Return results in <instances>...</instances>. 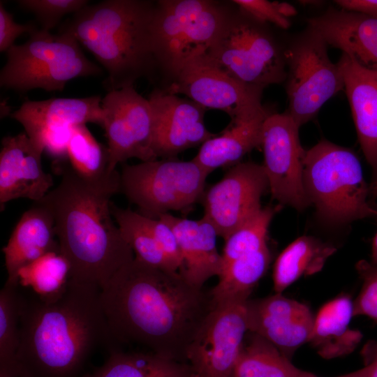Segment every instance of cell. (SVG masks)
Here are the masks:
<instances>
[{
    "label": "cell",
    "instance_id": "obj_1",
    "mask_svg": "<svg viewBox=\"0 0 377 377\" xmlns=\"http://www.w3.org/2000/svg\"><path fill=\"white\" fill-rule=\"evenodd\" d=\"M101 299L116 343L136 344L182 363L214 306L210 290L136 258L101 289Z\"/></svg>",
    "mask_w": 377,
    "mask_h": 377
},
{
    "label": "cell",
    "instance_id": "obj_2",
    "mask_svg": "<svg viewBox=\"0 0 377 377\" xmlns=\"http://www.w3.org/2000/svg\"><path fill=\"white\" fill-rule=\"evenodd\" d=\"M96 285L70 279L58 300L23 297L15 377H82L94 351L114 341Z\"/></svg>",
    "mask_w": 377,
    "mask_h": 377
},
{
    "label": "cell",
    "instance_id": "obj_3",
    "mask_svg": "<svg viewBox=\"0 0 377 377\" xmlns=\"http://www.w3.org/2000/svg\"><path fill=\"white\" fill-rule=\"evenodd\" d=\"M63 165L57 163L59 185L36 202L53 217L60 252L71 265L70 279L102 289L135 258L111 212V198L120 192V173L89 182Z\"/></svg>",
    "mask_w": 377,
    "mask_h": 377
},
{
    "label": "cell",
    "instance_id": "obj_4",
    "mask_svg": "<svg viewBox=\"0 0 377 377\" xmlns=\"http://www.w3.org/2000/svg\"><path fill=\"white\" fill-rule=\"evenodd\" d=\"M155 3L107 0L87 5L59 33L71 36L88 50L107 73L109 91L133 86L155 63L151 23Z\"/></svg>",
    "mask_w": 377,
    "mask_h": 377
},
{
    "label": "cell",
    "instance_id": "obj_5",
    "mask_svg": "<svg viewBox=\"0 0 377 377\" xmlns=\"http://www.w3.org/2000/svg\"><path fill=\"white\" fill-rule=\"evenodd\" d=\"M303 181L310 204L329 222L377 217L360 161L348 148L323 140L306 151Z\"/></svg>",
    "mask_w": 377,
    "mask_h": 377
},
{
    "label": "cell",
    "instance_id": "obj_6",
    "mask_svg": "<svg viewBox=\"0 0 377 377\" xmlns=\"http://www.w3.org/2000/svg\"><path fill=\"white\" fill-rule=\"evenodd\" d=\"M29 36L24 43L15 44L6 52L0 73L1 87L19 92L62 91L73 79L102 73V68L87 59L71 36L41 29Z\"/></svg>",
    "mask_w": 377,
    "mask_h": 377
},
{
    "label": "cell",
    "instance_id": "obj_7",
    "mask_svg": "<svg viewBox=\"0 0 377 377\" xmlns=\"http://www.w3.org/2000/svg\"><path fill=\"white\" fill-rule=\"evenodd\" d=\"M230 15L212 1H158L151 23L155 63L174 77L187 64L207 52Z\"/></svg>",
    "mask_w": 377,
    "mask_h": 377
},
{
    "label": "cell",
    "instance_id": "obj_8",
    "mask_svg": "<svg viewBox=\"0 0 377 377\" xmlns=\"http://www.w3.org/2000/svg\"><path fill=\"white\" fill-rule=\"evenodd\" d=\"M207 176L193 159H156L123 166L120 191L138 213L158 219L171 211L188 213L202 200Z\"/></svg>",
    "mask_w": 377,
    "mask_h": 377
},
{
    "label": "cell",
    "instance_id": "obj_9",
    "mask_svg": "<svg viewBox=\"0 0 377 377\" xmlns=\"http://www.w3.org/2000/svg\"><path fill=\"white\" fill-rule=\"evenodd\" d=\"M202 57L249 86L264 89L286 80L283 52L261 23L243 13L230 15L218 38Z\"/></svg>",
    "mask_w": 377,
    "mask_h": 377
},
{
    "label": "cell",
    "instance_id": "obj_10",
    "mask_svg": "<svg viewBox=\"0 0 377 377\" xmlns=\"http://www.w3.org/2000/svg\"><path fill=\"white\" fill-rule=\"evenodd\" d=\"M327 47L325 40L307 28L283 52L288 101L286 112L299 128L344 89L340 68L330 60Z\"/></svg>",
    "mask_w": 377,
    "mask_h": 377
},
{
    "label": "cell",
    "instance_id": "obj_11",
    "mask_svg": "<svg viewBox=\"0 0 377 377\" xmlns=\"http://www.w3.org/2000/svg\"><path fill=\"white\" fill-rule=\"evenodd\" d=\"M247 300L215 304L202 322L186 352L198 377L232 376L249 332Z\"/></svg>",
    "mask_w": 377,
    "mask_h": 377
},
{
    "label": "cell",
    "instance_id": "obj_12",
    "mask_svg": "<svg viewBox=\"0 0 377 377\" xmlns=\"http://www.w3.org/2000/svg\"><path fill=\"white\" fill-rule=\"evenodd\" d=\"M102 127L108 140L109 170L131 158L156 160L152 151L154 119L149 99L133 86L109 91L102 98Z\"/></svg>",
    "mask_w": 377,
    "mask_h": 377
},
{
    "label": "cell",
    "instance_id": "obj_13",
    "mask_svg": "<svg viewBox=\"0 0 377 377\" xmlns=\"http://www.w3.org/2000/svg\"><path fill=\"white\" fill-rule=\"evenodd\" d=\"M298 131V126L286 112L269 114L263 124L261 147L272 198L302 211L311 204L303 181L306 151Z\"/></svg>",
    "mask_w": 377,
    "mask_h": 377
},
{
    "label": "cell",
    "instance_id": "obj_14",
    "mask_svg": "<svg viewBox=\"0 0 377 377\" xmlns=\"http://www.w3.org/2000/svg\"><path fill=\"white\" fill-rule=\"evenodd\" d=\"M269 190L263 165L240 162L205 190L202 202L203 217L226 239L262 207V196Z\"/></svg>",
    "mask_w": 377,
    "mask_h": 377
},
{
    "label": "cell",
    "instance_id": "obj_15",
    "mask_svg": "<svg viewBox=\"0 0 377 377\" xmlns=\"http://www.w3.org/2000/svg\"><path fill=\"white\" fill-rule=\"evenodd\" d=\"M174 78L166 91L184 94L205 109L223 111L230 119L265 109L261 103L263 89L233 79L202 56L187 64Z\"/></svg>",
    "mask_w": 377,
    "mask_h": 377
},
{
    "label": "cell",
    "instance_id": "obj_16",
    "mask_svg": "<svg viewBox=\"0 0 377 377\" xmlns=\"http://www.w3.org/2000/svg\"><path fill=\"white\" fill-rule=\"evenodd\" d=\"M148 99L154 119L152 151L156 159H174L215 135L205 126V108L194 101L161 89L154 90Z\"/></svg>",
    "mask_w": 377,
    "mask_h": 377
},
{
    "label": "cell",
    "instance_id": "obj_17",
    "mask_svg": "<svg viewBox=\"0 0 377 377\" xmlns=\"http://www.w3.org/2000/svg\"><path fill=\"white\" fill-rule=\"evenodd\" d=\"M246 308L249 332L269 341L289 359L309 342L314 316L306 305L275 293L249 299Z\"/></svg>",
    "mask_w": 377,
    "mask_h": 377
},
{
    "label": "cell",
    "instance_id": "obj_18",
    "mask_svg": "<svg viewBox=\"0 0 377 377\" xmlns=\"http://www.w3.org/2000/svg\"><path fill=\"white\" fill-rule=\"evenodd\" d=\"M44 150L25 132L2 139L0 152V206L26 198L43 199L53 185L52 177L43 168Z\"/></svg>",
    "mask_w": 377,
    "mask_h": 377
},
{
    "label": "cell",
    "instance_id": "obj_19",
    "mask_svg": "<svg viewBox=\"0 0 377 377\" xmlns=\"http://www.w3.org/2000/svg\"><path fill=\"white\" fill-rule=\"evenodd\" d=\"M327 45L340 49L360 64L377 71V17L330 8L307 20Z\"/></svg>",
    "mask_w": 377,
    "mask_h": 377
},
{
    "label": "cell",
    "instance_id": "obj_20",
    "mask_svg": "<svg viewBox=\"0 0 377 377\" xmlns=\"http://www.w3.org/2000/svg\"><path fill=\"white\" fill-rule=\"evenodd\" d=\"M341 72L362 151L377 178V71L342 52L337 63Z\"/></svg>",
    "mask_w": 377,
    "mask_h": 377
},
{
    "label": "cell",
    "instance_id": "obj_21",
    "mask_svg": "<svg viewBox=\"0 0 377 377\" xmlns=\"http://www.w3.org/2000/svg\"><path fill=\"white\" fill-rule=\"evenodd\" d=\"M174 231L180 250L182 265L179 273L191 284L202 288L204 283L222 271V256L216 247L218 232L202 217L191 220L170 213L158 218Z\"/></svg>",
    "mask_w": 377,
    "mask_h": 377
},
{
    "label": "cell",
    "instance_id": "obj_22",
    "mask_svg": "<svg viewBox=\"0 0 377 377\" xmlns=\"http://www.w3.org/2000/svg\"><path fill=\"white\" fill-rule=\"evenodd\" d=\"M59 251L53 217L47 208L35 202L22 215L2 249L6 282L20 285L18 274L22 268L47 253Z\"/></svg>",
    "mask_w": 377,
    "mask_h": 377
},
{
    "label": "cell",
    "instance_id": "obj_23",
    "mask_svg": "<svg viewBox=\"0 0 377 377\" xmlns=\"http://www.w3.org/2000/svg\"><path fill=\"white\" fill-rule=\"evenodd\" d=\"M102 98H56L27 101L12 112L11 118L22 124L29 138L47 128L94 123L102 126Z\"/></svg>",
    "mask_w": 377,
    "mask_h": 377
},
{
    "label": "cell",
    "instance_id": "obj_24",
    "mask_svg": "<svg viewBox=\"0 0 377 377\" xmlns=\"http://www.w3.org/2000/svg\"><path fill=\"white\" fill-rule=\"evenodd\" d=\"M269 113L266 109L231 119L219 134L203 143L193 158L208 175L220 168L233 166L253 149L261 147L263 127Z\"/></svg>",
    "mask_w": 377,
    "mask_h": 377
},
{
    "label": "cell",
    "instance_id": "obj_25",
    "mask_svg": "<svg viewBox=\"0 0 377 377\" xmlns=\"http://www.w3.org/2000/svg\"><path fill=\"white\" fill-rule=\"evenodd\" d=\"M354 302L348 295L339 296L325 303L314 317L309 342L325 359L351 353L360 343L362 333L351 330Z\"/></svg>",
    "mask_w": 377,
    "mask_h": 377
},
{
    "label": "cell",
    "instance_id": "obj_26",
    "mask_svg": "<svg viewBox=\"0 0 377 377\" xmlns=\"http://www.w3.org/2000/svg\"><path fill=\"white\" fill-rule=\"evenodd\" d=\"M336 249L311 236L290 243L276 258L273 269L275 293H282L302 276L319 272Z\"/></svg>",
    "mask_w": 377,
    "mask_h": 377
},
{
    "label": "cell",
    "instance_id": "obj_27",
    "mask_svg": "<svg viewBox=\"0 0 377 377\" xmlns=\"http://www.w3.org/2000/svg\"><path fill=\"white\" fill-rule=\"evenodd\" d=\"M192 372L188 364L151 352L112 349L101 367L82 377H186Z\"/></svg>",
    "mask_w": 377,
    "mask_h": 377
},
{
    "label": "cell",
    "instance_id": "obj_28",
    "mask_svg": "<svg viewBox=\"0 0 377 377\" xmlns=\"http://www.w3.org/2000/svg\"><path fill=\"white\" fill-rule=\"evenodd\" d=\"M270 260L267 245L227 264L219 276L218 283L210 290L214 305L249 300L253 288L267 272Z\"/></svg>",
    "mask_w": 377,
    "mask_h": 377
},
{
    "label": "cell",
    "instance_id": "obj_29",
    "mask_svg": "<svg viewBox=\"0 0 377 377\" xmlns=\"http://www.w3.org/2000/svg\"><path fill=\"white\" fill-rule=\"evenodd\" d=\"M246 334L232 377H304L309 374L267 340L251 332Z\"/></svg>",
    "mask_w": 377,
    "mask_h": 377
},
{
    "label": "cell",
    "instance_id": "obj_30",
    "mask_svg": "<svg viewBox=\"0 0 377 377\" xmlns=\"http://www.w3.org/2000/svg\"><path fill=\"white\" fill-rule=\"evenodd\" d=\"M111 212L121 234L132 249L135 258L144 263L168 272H179L156 240L147 217L112 202Z\"/></svg>",
    "mask_w": 377,
    "mask_h": 377
},
{
    "label": "cell",
    "instance_id": "obj_31",
    "mask_svg": "<svg viewBox=\"0 0 377 377\" xmlns=\"http://www.w3.org/2000/svg\"><path fill=\"white\" fill-rule=\"evenodd\" d=\"M71 279V265L59 251H50L20 269L19 284L30 287L40 300L51 302L61 297Z\"/></svg>",
    "mask_w": 377,
    "mask_h": 377
},
{
    "label": "cell",
    "instance_id": "obj_32",
    "mask_svg": "<svg viewBox=\"0 0 377 377\" xmlns=\"http://www.w3.org/2000/svg\"><path fill=\"white\" fill-rule=\"evenodd\" d=\"M67 156L73 171L87 182H103L118 172L110 171L108 147L95 139L86 124L73 127Z\"/></svg>",
    "mask_w": 377,
    "mask_h": 377
},
{
    "label": "cell",
    "instance_id": "obj_33",
    "mask_svg": "<svg viewBox=\"0 0 377 377\" xmlns=\"http://www.w3.org/2000/svg\"><path fill=\"white\" fill-rule=\"evenodd\" d=\"M19 286L6 281L0 292V368L10 372L20 341L24 296L20 293Z\"/></svg>",
    "mask_w": 377,
    "mask_h": 377
},
{
    "label": "cell",
    "instance_id": "obj_34",
    "mask_svg": "<svg viewBox=\"0 0 377 377\" xmlns=\"http://www.w3.org/2000/svg\"><path fill=\"white\" fill-rule=\"evenodd\" d=\"M277 207L261 208L235 229L225 240L221 253L223 267L240 256L267 246V235Z\"/></svg>",
    "mask_w": 377,
    "mask_h": 377
},
{
    "label": "cell",
    "instance_id": "obj_35",
    "mask_svg": "<svg viewBox=\"0 0 377 377\" xmlns=\"http://www.w3.org/2000/svg\"><path fill=\"white\" fill-rule=\"evenodd\" d=\"M21 8L32 12L41 29L50 31L66 15L76 13L89 4L86 0H20Z\"/></svg>",
    "mask_w": 377,
    "mask_h": 377
},
{
    "label": "cell",
    "instance_id": "obj_36",
    "mask_svg": "<svg viewBox=\"0 0 377 377\" xmlns=\"http://www.w3.org/2000/svg\"><path fill=\"white\" fill-rule=\"evenodd\" d=\"M232 2L239 6L242 13L256 22L272 23L283 29L290 27L289 17L297 14L295 8L286 2L266 0H235Z\"/></svg>",
    "mask_w": 377,
    "mask_h": 377
},
{
    "label": "cell",
    "instance_id": "obj_37",
    "mask_svg": "<svg viewBox=\"0 0 377 377\" xmlns=\"http://www.w3.org/2000/svg\"><path fill=\"white\" fill-rule=\"evenodd\" d=\"M362 288L354 302V316H364L377 321V265L362 263Z\"/></svg>",
    "mask_w": 377,
    "mask_h": 377
},
{
    "label": "cell",
    "instance_id": "obj_38",
    "mask_svg": "<svg viewBox=\"0 0 377 377\" xmlns=\"http://www.w3.org/2000/svg\"><path fill=\"white\" fill-rule=\"evenodd\" d=\"M147 219L156 240L179 272L182 265V260L174 231L166 223L159 219L147 218Z\"/></svg>",
    "mask_w": 377,
    "mask_h": 377
},
{
    "label": "cell",
    "instance_id": "obj_39",
    "mask_svg": "<svg viewBox=\"0 0 377 377\" xmlns=\"http://www.w3.org/2000/svg\"><path fill=\"white\" fill-rule=\"evenodd\" d=\"M38 28L33 22L26 24L17 23L13 15L7 11L2 1L0 3V51L7 52L15 40L21 35L30 34Z\"/></svg>",
    "mask_w": 377,
    "mask_h": 377
},
{
    "label": "cell",
    "instance_id": "obj_40",
    "mask_svg": "<svg viewBox=\"0 0 377 377\" xmlns=\"http://www.w3.org/2000/svg\"><path fill=\"white\" fill-rule=\"evenodd\" d=\"M342 10L377 17V0H337Z\"/></svg>",
    "mask_w": 377,
    "mask_h": 377
},
{
    "label": "cell",
    "instance_id": "obj_41",
    "mask_svg": "<svg viewBox=\"0 0 377 377\" xmlns=\"http://www.w3.org/2000/svg\"><path fill=\"white\" fill-rule=\"evenodd\" d=\"M366 364L369 366L367 377H377V354L374 353Z\"/></svg>",
    "mask_w": 377,
    "mask_h": 377
},
{
    "label": "cell",
    "instance_id": "obj_42",
    "mask_svg": "<svg viewBox=\"0 0 377 377\" xmlns=\"http://www.w3.org/2000/svg\"><path fill=\"white\" fill-rule=\"evenodd\" d=\"M371 260L373 264L377 265V232L372 242Z\"/></svg>",
    "mask_w": 377,
    "mask_h": 377
},
{
    "label": "cell",
    "instance_id": "obj_43",
    "mask_svg": "<svg viewBox=\"0 0 377 377\" xmlns=\"http://www.w3.org/2000/svg\"><path fill=\"white\" fill-rule=\"evenodd\" d=\"M370 195L372 198H377V178L370 185Z\"/></svg>",
    "mask_w": 377,
    "mask_h": 377
},
{
    "label": "cell",
    "instance_id": "obj_44",
    "mask_svg": "<svg viewBox=\"0 0 377 377\" xmlns=\"http://www.w3.org/2000/svg\"><path fill=\"white\" fill-rule=\"evenodd\" d=\"M0 377H15L10 371L0 368Z\"/></svg>",
    "mask_w": 377,
    "mask_h": 377
},
{
    "label": "cell",
    "instance_id": "obj_45",
    "mask_svg": "<svg viewBox=\"0 0 377 377\" xmlns=\"http://www.w3.org/2000/svg\"><path fill=\"white\" fill-rule=\"evenodd\" d=\"M186 377H198L196 374L194 372H192L189 375L186 376Z\"/></svg>",
    "mask_w": 377,
    "mask_h": 377
},
{
    "label": "cell",
    "instance_id": "obj_46",
    "mask_svg": "<svg viewBox=\"0 0 377 377\" xmlns=\"http://www.w3.org/2000/svg\"><path fill=\"white\" fill-rule=\"evenodd\" d=\"M374 353L377 354V347H376V350H375Z\"/></svg>",
    "mask_w": 377,
    "mask_h": 377
},
{
    "label": "cell",
    "instance_id": "obj_47",
    "mask_svg": "<svg viewBox=\"0 0 377 377\" xmlns=\"http://www.w3.org/2000/svg\"></svg>",
    "mask_w": 377,
    "mask_h": 377
}]
</instances>
